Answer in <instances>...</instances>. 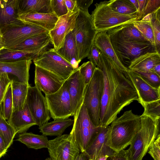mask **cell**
Segmentation results:
<instances>
[{"label":"cell","instance_id":"91938a15","mask_svg":"<svg viewBox=\"0 0 160 160\" xmlns=\"http://www.w3.org/2000/svg\"><path fill=\"white\" fill-rule=\"evenodd\" d=\"M1 104L0 103V111H1Z\"/></svg>","mask_w":160,"mask_h":160},{"label":"cell","instance_id":"60d3db41","mask_svg":"<svg viewBox=\"0 0 160 160\" xmlns=\"http://www.w3.org/2000/svg\"><path fill=\"white\" fill-rule=\"evenodd\" d=\"M50 2L53 12L58 18L68 13L64 0H51Z\"/></svg>","mask_w":160,"mask_h":160},{"label":"cell","instance_id":"7c38bea8","mask_svg":"<svg viewBox=\"0 0 160 160\" xmlns=\"http://www.w3.org/2000/svg\"><path fill=\"white\" fill-rule=\"evenodd\" d=\"M26 102L36 125L40 127L50 120L45 98L36 86H29Z\"/></svg>","mask_w":160,"mask_h":160},{"label":"cell","instance_id":"d4e9b609","mask_svg":"<svg viewBox=\"0 0 160 160\" xmlns=\"http://www.w3.org/2000/svg\"><path fill=\"white\" fill-rule=\"evenodd\" d=\"M58 18L53 13L22 14L18 15V19L23 23L34 24L50 31L54 28Z\"/></svg>","mask_w":160,"mask_h":160},{"label":"cell","instance_id":"5bb4252c","mask_svg":"<svg viewBox=\"0 0 160 160\" xmlns=\"http://www.w3.org/2000/svg\"><path fill=\"white\" fill-rule=\"evenodd\" d=\"M79 11L68 12L67 14L58 18L54 28L49 31L51 42L54 49L61 47L66 36L73 30Z\"/></svg>","mask_w":160,"mask_h":160},{"label":"cell","instance_id":"d590c367","mask_svg":"<svg viewBox=\"0 0 160 160\" xmlns=\"http://www.w3.org/2000/svg\"><path fill=\"white\" fill-rule=\"evenodd\" d=\"M1 104V113L4 118L8 120L13 112L12 82L7 88Z\"/></svg>","mask_w":160,"mask_h":160},{"label":"cell","instance_id":"52a82bcc","mask_svg":"<svg viewBox=\"0 0 160 160\" xmlns=\"http://www.w3.org/2000/svg\"><path fill=\"white\" fill-rule=\"evenodd\" d=\"M103 85L102 72L96 67L90 82L86 86L83 103L91 121L97 127L100 126V114Z\"/></svg>","mask_w":160,"mask_h":160},{"label":"cell","instance_id":"7dc6e473","mask_svg":"<svg viewBox=\"0 0 160 160\" xmlns=\"http://www.w3.org/2000/svg\"><path fill=\"white\" fill-rule=\"evenodd\" d=\"M93 1V0H76L77 8L79 10L88 12V8Z\"/></svg>","mask_w":160,"mask_h":160},{"label":"cell","instance_id":"83f0119b","mask_svg":"<svg viewBox=\"0 0 160 160\" xmlns=\"http://www.w3.org/2000/svg\"><path fill=\"white\" fill-rule=\"evenodd\" d=\"M160 63V54L158 52H148L139 56L132 61L128 69L133 71H148Z\"/></svg>","mask_w":160,"mask_h":160},{"label":"cell","instance_id":"f35d334b","mask_svg":"<svg viewBox=\"0 0 160 160\" xmlns=\"http://www.w3.org/2000/svg\"><path fill=\"white\" fill-rule=\"evenodd\" d=\"M139 75L147 83L152 87L160 88V76L149 71H133Z\"/></svg>","mask_w":160,"mask_h":160},{"label":"cell","instance_id":"b9f144b4","mask_svg":"<svg viewBox=\"0 0 160 160\" xmlns=\"http://www.w3.org/2000/svg\"><path fill=\"white\" fill-rule=\"evenodd\" d=\"M160 8V0H147L140 20Z\"/></svg>","mask_w":160,"mask_h":160},{"label":"cell","instance_id":"4316f807","mask_svg":"<svg viewBox=\"0 0 160 160\" xmlns=\"http://www.w3.org/2000/svg\"><path fill=\"white\" fill-rule=\"evenodd\" d=\"M47 48L37 51H21L6 48L3 47L0 49V61L12 62L23 60H33Z\"/></svg>","mask_w":160,"mask_h":160},{"label":"cell","instance_id":"6da1fadb","mask_svg":"<svg viewBox=\"0 0 160 160\" xmlns=\"http://www.w3.org/2000/svg\"><path fill=\"white\" fill-rule=\"evenodd\" d=\"M97 68L102 72L103 85L100 114V126H109L125 107L139 101L138 93L127 73L122 71L100 51Z\"/></svg>","mask_w":160,"mask_h":160},{"label":"cell","instance_id":"f907efd6","mask_svg":"<svg viewBox=\"0 0 160 160\" xmlns=\"http://www.w3.org/2000/svg\"><path fill=\"white\" fill-rule=\"evenodd\" d=\"M147 0H138V12L139 16V20H140L144 8Z\"/></svg>","mask_w":160,"mask_h":160},{"label":"cell","instance_id":"f546056e","mask_svg":"<svg viewBox=\"0 0 160 160\" xmlns=\"http://www.w3.org/2000/svg\"><path fill=\"white\" fill-rule=\"evenodd\" d=\"M74 120L71 118L54 120L50 122H47L39 127L40 132L45 136H61L65 130L72 124Z\"/></svg>","mask_w":160,"mask_h":160},{"label":"cell","instance_id":"7402d4cb","mask_svg":"<svg viewBox=\"0 0 160 160\" xmlns=\"http://www.w3.org/2000/svg\"><path fill=\"white\" fill-rule=\"evenodd\" d=\"M107 33L109 36L125 41L151 43L134 26L133 23L112 29L107 31Z\"/></svg>","mask_w":160,"mask_h":160},{"label":"cell","instance_id":"816d5d0a","mask_svg":"<svg viewBox=\"0 0 160 160\" xmlns=\"http://www.w3.org/2000/svg\"><path fill=\"white\" fill-rule=\"evenodd\" d=\"M150 71L160 76V63L155 65Z\"/></svg>","mask_w":160,"mask_h":160},{"label":"cell","instance_id":"11a10c76","mask_svg":"<svg viewBox=\"0 0 160 160\" xmlns=\"http://www.w3.org/2000/svg\"><path fill=\"white\" fill-rule=\"evenodd\" d=\"M130 1L135 7L138 11V0H130Z\"/></svg>","mask_w":160,"mask_h":160},{"label":"cell","instance_id":"f5cc1de1","mask_svg":"<svg viewBox=\"0 0 160 160\" xmlns=\"http://www.w3.org/2000/svg\"><path fill=\"white\" fill-rule=\"evenodd\" d=\"M75 160H88V159L85 153L83 152L78 154Z\"/></svg>","mask_w":160,"mask_h":160},{"label":"cell","instance_id":"484cf974","mask_svg":"<svg viewBox=\"0 0 160 160\" xmlns=\"http://www.w3.org/2000/svg\"><path fill=\"white\" fill-rule=\"evenodd\" d=\"M93 44L100 51L105 53L115 63L122 71L127 73L129 69L123 66L119 61L106 31L97 33Z\"/></svg>","mask_w":160,"mask_h":160},{"label":"cell","instance_id":"3957f363","mask_svg":"<svg viewBox=\"0 0 160 160\" xmlns=\"http://www.w3.org/2000/svg\"><path fill=\"white\" fill-rule=\"evenodd\" d=\"M141 127L126 150L128 160H142L150 145L160 133V121L140 115Z\"/></svg>","mask_w":160,"mask_h":160},{"label":"cell","instance_id":"30bf717a","mask_svg":"<svg viewBox=\"0 0 160 160\" xmlns=\"http://www.w3.org/2000/svg\"><path fill=\"white\" fill-rule=\"evenodd\" d=\"M49 31L36 25L23 23L21 25L8 28L2 32L3 47L10 49L26 40Z\"/></svg>","mask_w":160,"mask_h":160},{"label":"cell","instance_id":"4dcf8cb0","mask_svg":"<svg viewBox=\"0 0 160 160\" xmlns=\"http://www.w3.org/2000/svg\"><path fill=\"white\" fill-rule=\"evenodd\" d=\"M29 84L12 79V82L13 112L22 109L25 103Z\"/></svg>","mask_w":160,"mask_h":160},{"label":"cell","instance_id":"ba28073f","mask_svg":"<svg viewBox=\"0 0 160 160\" xmlns=\"http://www.w3.org/2000/svg\"><path fill=\"white\" fill-rule=\"evenodd\" d=\"M108 37L119 61L128 69L131 62L139 56L148 52H158L155 45L150 43L136 42Z\"/></svg>","mask_w":160,"mask_h":160},{"label":"cell","instance_id":"94428289","mask_svg":"<svg viewBox=\"0 0 160 160\" xmlns=\"http://www.w3.org/2000/svg\"><path fill=\"white\" fill-rule=\"evenodd\" d=\"M2 40L1 39H0V41Z\"/></svg>","mask_w":160,"mask_h":160},{"label":"cell","instance_id":"bcb514c9","mask_svg":"<svg viewBox=\"0 0 160 160\" xmlns=\"http://www.w3.org/2000/svg\"><path fill=\"white\" fill-rule=\"evenodd\" d=\"M106 160H128L126 150H122L113 155L108 156Z\"/></svg>","mask_w":160,"mask_h":160},{"label":"cell","instance_id":"7a4b0ae2","mask_svg":"<svg viewBox=\"0 0 160 160\" xmlns=\"http://www.w3.org/2000/svg\"><path fill=\"white\" fill-rule=\"evenodd\" d=\"M111 124L109 145L118 152L130 144L140 128V115L134 114L131 110L127 111Z\"/></svg>","mask_w":160,"mask_h":160},{"label":"cell","instance_id":"277c9868","mask_svg":"<svg viewBox=\"0 0 160 160\" xmlns=\"http://www.w3.org/2000/svg\"><path fill=\"white\" fill-rule=\"evenodd\" d=\"M91 14L97 33L139 20L138 12L132 14L119 13L112 10L108 1L96 3Z\"/></svg>","mask_w":160,"mask_h":160},{"label":"cell","instance_id":"5b68a950","mask_svg":"<svg viewBox=\"0 0 160 160\" xmlns=\"http://www.w3.org/2000/svg\"><path fill=\"white\" fill-rule=\"evenodd\" d=\"M73 117V127L69 135L80 152H83L101 126L97 127L93 124L83 102Z\"/></svg>","mask_w":160,"mask_h":160},{"label":"cell","instance_id":"44dd1931","mask_svg":"<svg viewBox=\"0 0 160 160\" xmlns=\"http://www.w3.org/2000/svg\"><path fill=\"white\" fill-rule=\"evenodd\" d=\"M7 122L13 128L16 134L26 132L30 128L36 125L26 102L22 109L12 112Z\"/></svg>","mask_w":160,"mask_h":160},{"label":"cell","instance_id":"9f6ffc18","mask_svg":"<svg viewBox=\"0 0 160 160\" xmlns=\"http://www.w3.org/2000/svg\"><path fill=\"white\" fill-rule=\"evenodd\" d=\"M3 47L2 40L0 41V49Z\"/></svg>","mask_w":160,"mask_h":160},{"label":"cell","instance_id":"ac0fdd59","mask_svg":"<svg viewBox=\"0 0 160 160\" xmlns=\"http://www.w3.org/2000/svg\"><path fill=\"white\" fill-rule=\"evenodd\" d=\"M127 73L138 93V102L142 106L145 103L160 99V88L152 87L134 72L129 69Z\"/></svg>","mask_w":160,"mask_h":160},{"label":"cell","instance_id":"1f68e13d","mask_svg":"<svg viewBox=\"0 0 160 160\" xmlns=\"http://www.w3.org/2000/svg\"><path fill=\"white\" fill-rule=\"evenodd\" d=\"M17 140L24 143L28 148L35 149L47 148L49 141L46 136L27 132L19 134Z\"/></svg>","mask_w":160,"mask_h":160},{"label":"cell","instance_id":"680465c9","mask_svg":"<svg viewBox=\"0 0 160 160\" xmlns=\"http://www.w3.org/2000/svg\"><path fill=\"white\" fill-rule=\"evenodd\" d=\"M44 160H52L50 158H47Z\"/></svg>","mask_w":160,"mask_h":160},{"label":"cell","instance_id":"8d00e7d4","mask_svg":"<svg viewBox=\"0 0 160 160\" xmlns=\"http://www.w3.org/2000/svg\"><path fill=\"white\" fill-rule=\"evenodd\" d=\"M142 116H147L154 122L160 121V99L145 103Z\"/></svg>","mask_w":160,"mask_h":160},{"label":"cell","instance_id":"db71d44e","mask_svg":"<svg viewBox=\"0 0 160 160\" xmlns=\"http://www.w3.org/2000/svg\"><path fill=\"white\" fill-rule=\"evenodd\" d=\"M108 156L107 155L101 156H98L93 159L88 160H106Z\"/></svg>","mask_w":160,"mask_h":160},{"label":"cell","instance_id":"8992f818","mask_svg":"<svg viewBox=\"0 0 160 160\" xmlns=\"http://www.w3.org/2000/svg\"><path fill=\"white\" fill-rule=\"evenodd\" d=\"M73 30L78 60L80 62L83 59L88 57L97 33L92 16L88 12L79 10Z\"/></svg>","mask_w":160,"mask_h":160},{"label":"cell","instance_id":"836d02e7","mask_svg":"<svg viewBox=\"0 0 160 160\" xmlns=\"http://www.w3.org/2000/svg\"><path fill=\"white\" fill-rule=\"evenodd\" d=\"M108 3L114 11L124 14H132L138 12L130 0H110Z\"/></svg>","mask_w":160,"mask_h":160},{"label":"cell","instance_id":"9a60e30c","mask_svg":"<svg viewBox=\"0 0 160 160\" xmlns=\"http://www.w3.org/2000/svg\"><path fill=\"white\" fill-rule=\"evenodd\" d=\"M110 126H101L95 137L84 152L88 160L101 156H110L116 153L109 146Z\"/></svg>","mask_w":160,"mask_h":160},{"label":"cell","instance_id":"c3c4849f","mask_svg":"<svg viewBox=\"0 0 160 160\" xmlns=\"http://www.w3.org/2000/svg\"><path fill=\"white\" fill-rule=\"evenodd\" d=\"M68 12H75L79 9L78 8L76 0H64Z\"/></svg>","mask_w":160,"mask_h":160},{"label":"cell","instance_id":"f1b7e54d","mask_svg":"<svg viewBox=\"0 0 160 160\" xmlns=\"http://www.w3.org/2000/svg\"><path fill=\"white\" fill-rule=\"evenodd\" d=\"M50 42H51V38L49 32H46L30 38L10 49L21 51H37L47 48Z\"/></svg>","mask_w":160,"mask_h":160},{"label":"cell","instance_id":"74e56055","mask_svg":"<svg viewBox=\"0 0 160 160\" xmlns=\"http://www.w3.org/2000/svg\"><path fill=\"white\" fill-rule=\"evenodd\" d=\"M151 23L153 30L155 46L158 52H160V8L151 14Z\"/></svg>","mask_w":160,"mask_h":160},{"label":"cell","instance_id":"7bdbcfd3","mask_svg":"<svg viewBox=\"0 0 160 160\" xmlns=\"http://www.w3.org/2000/svg\"><path fill=\"white\" fill-rule=\"evenodd\" d=\"M9 75L4 72L0 73V103L1 104L2 99L7 88L12 82Z\"/></svg>","mask_w":160,"mask_h":160},{"label":"cell","instance_id":"2e32d148","mask_svg":"<svg viewBox=\"0 0 160 160\" xmlns=\"http://www.w3.org/2000/svg\"><path fill=\"white\" fill-rule=\"evenodd\" d=\"M70 96L72 116H74L83 102L86 87L78 67L75 69L66 80Z\"/></svg>","mask_w":160,"mask_h":160},{"label":"cell","instance_id":"ffe728a7","mask_svg":"<svg viewBox=\"0 0 160 160\" xmlns=\"http://www.w3.org/2000/svg\"><path fill=\"white\" fill-rule=\"evenodd\" d=\"M31 60H23L12 62L0 61V73L13 75L18 81L29 84V70Z\"/></svg>","mask_w":160,"mask_h":160},{"label":"cell","instance_id":"8fae6325","mask_svg":"<svg viewBox=\"0 0 160 160\" xmlns=\"http://www.w3.org/2000/svg\"><path fill=\"white\" fill-rule=\"evenodd\" d=\"M45 97L51 117L54 120L72 116L66 80L57 91L52 94L45 95Z\"/></svg>","mask_w":160,"mask_h":160},{"label":"cell","instance_id":"ee69618b","mask_svg":"<svg viewBox=\"0 0 160 160\" xmlns=\"http://www.w3.org/2000/svg\"><path fill=\"white\" fill-rule=\"evenodd\" d=\"M148 153L154 160H160V134L150 145Z\"/></svg>","mask_w":160,"mask_h":160},{"label":"cell","instance_id":"ab89813d","mask_svg":"<svg viewBox=\"0 0 160 160\" xmlns=\"http://www.w3.org/2000/svg\"><path fill=\"white\" fill-rule=\"evenodd\" d=\"M96 68L90 61L83 63L78 67L80 72L86 85L90 82Z\"/></svg>","mask_w":160,"mask_h":160},{"label":"cell","instance_id":"4fadbf2b","mask_svg":"<svg viewBox=\"0 0 160 160\" xmlns=\"http://www.w3.org/2000/svg\"><path fill=\"white\" fill-rule=\"evenodd\" d=\"M47 148L52 160H75L80 152L69 134L49 140Z\"/></svg>","mask_w":160,"mask_h":160},{"label":"cell","instance_id":"603a6c76","mask_svg":"<svg viewBox=\"0 0 160 160\" xmlns=\"http://www.w3.org/2000/svg\"><path fill=\"white\" fill-rule=\"evenodd\" d=\"M54 50L69 63L75 69L78 67L80 62L78 60V49L73 30L66 36L61 47Z\"/></svg>","mask_w":160,"mask_h":160},{"label":"cell","instance_id":"d6986e66","mask_svg":"<svg viewBox=\"0 0 160 160\" xmlns=\"http://www.w3.org/2000/svg\"><path fill=\"white\" fill-rule=\"evenodd\" d=\"M18 0H0V28L1 32L23 24L18 19Z\"/></svg>","mask_w":160,"mask_h":160},{"label":"cell","instance_id":"9c48e42d","mask_svg":"<svg viewBox=\"0 0 160 160\" xmlns=\"http://www.w3.org/2000/svg\"><path fill=\"white\" fill-rule=\"evenodd\" d=\"M35 66L46 69L66 80L75 69L54 48L46 50L33 59Z\"/></svg>","mask_w":160,"mask_h":160},{"label":"cell","instance_id":"f6af8a7d","mask_svg":"<svg viewBox=\"0 0 160 160\" xmlns=\"http://www.w3.org/2000/svg\"><path fill=\"white\" fill-rule=\"evenodd\" d=\"M100 51L93 44L90 49L88 58L97 67L100 61Z\"/></svg>","mask_w":160,"mask_h":160},{"label":"cell","instance_id":"cb8c5ba5","mask_svg":"<svg viewBox=\"0 0 160 160\" xmlns=\"http://www.w3.org/2000/svg\"><path fill=\"white\" fill-rule=\"evenodd\" d=\"M50 2L51 0H18V15L53 13Z\"/></svg>","mask_w":160,"mask_h":160},{"label":"cell","instance_id":"6f0895ef","mask_svg":"<svg viewBox=\"0 0 160 160\" xmlns=\"http://www.w3.org/2000/svg\"><path fill=\"white\" fill-rule=\"evenodd\" d=\"M2 38V34L1 29L0 28V39H1Z\"/></svg>","mask_w":160,"mask_h":160},{"label":"cell","instance_id":"681fc988","mask_svg":"<svg viewBox=\"0 0 160 160\" xmlns=\"http://www.w3.org/2000/svg\"><path fill=\"white\" fill-rule=\"evenodd\" d=\"M7 150L4 141L0 134V158L6 153Z\"/></svg>","mask_w":160,"mask_h":160},{"label":"cell","instance_id":"e575fe53","mask_svg":"<svg viewBox=\"0 0 160 160\" xmlns=\"http://www.w3.org/2000/svg\"><path fill=\"white\" fill-rule=\"evenodd\" d=\"M0 134L3 138L7 149L11 146L16 134L11 126L6 121L0 111Z\"/></svg>","mask_w":160,"mask_h":160},{"label":"cell","instance_id":"e0dca14e","mask_svg":"<svg viewBox=\"0 0 160 160\" xmlns=\"http://www.w3.org/2000/svg\"><path fill=\"white\" fill-rule=\"evenodd\" d=\"M65 80L46 69L35 66L34 82L35 86L45 95L53 94L62 86Z\"/></svg>","mask_w":160,"mask_h":160},{"label":"cell","instance_id":"d6a6232c","mask_svg":"<svg viewBox=\"0 0 160 160\" xmlns=\"http://www.w3.org/2000/svg\"><path fill=\"white\" fill-rule=\"evenodd\" d=\"M151 14H148L141 19L135 21L133 23L134 26L150 42L155 45L154 34L151 23Z\"/></svg>","mask_w":160,"mask_h":160}]
</instances>
